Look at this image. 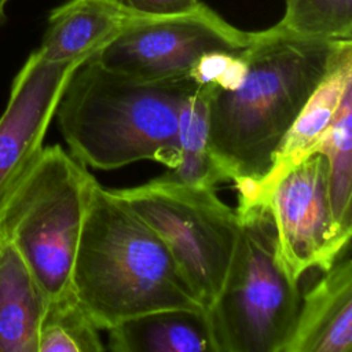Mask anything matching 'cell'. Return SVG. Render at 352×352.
I'll return each instance as SVG.
<instances>
[{"instance_id":"obj_1","label":"cell","mask_w":352,"mask_h":352,"mask_svg":"<svg viewBox=\"0 0 352 352\" xmlns=\"http://www.w3.org/2000/svg\"><path fill=\"white\" fill-rule=\"evenodd\" d=\"M352 40L290 34L275 25L252 32L241 51L246 73L238 88L206 84L210 151L239 204L254 202L258 183L305 102Z\"/></svg>"},{"instance_id":"obj_2","label":"cell","mask_w":352,"mask_h":352,"mask_svg":"<svg viewBox=\"0 0 352 352\" xmlns=\"http://www.w3.org/2000/svg\"><path fill=\"white\" fill-rule=\"evenodd\" d=\"M190 74L142 80L104 67L95 54L70 74L55 117L72 155L82 165L111 170L151 160L179 162V116L198 87Z\"/></svg>"},{"instance_id":"obj_3","label":"cell","mask_w":352,"mask_h":352,"mask_svg":"<svg viewBox=\"0 0 352 352\" xmlns=\"http://www.w3.org/2000/svg\"><path fill=\"white\" fill-rule=\"evenodd\" d=\"M72 289L102 330L161 309L205 311L158 234L96 180L81 221Z\"/></svg>"},{"instance_id":"obj_4","label":"cell","mask_w":352,"mask_h":352,"mask_svg":"<svg viewBox=\"0 0 352 352\" xmlns=\"http://www.w3.org/2000/svg\"><path fill=\"white\" fill-rule=\"evenodd\" d=\"M238 242L226 282L206 309L217 352H283L301 304L298 280L279 256L264 204H238Z\"/></svg>"},{"instance_id":"obj_5","label":"cell","mask_w":352,"mask_h":352,"mask_svg":"<svg viewBox=\"0 0 352 352\" xmlns=\"http://www.w3.org/2000/svg\"><path fill=\"white\" fill-rule=\"evenodd\" d=\"M95 180L60 146H47L0 199V239L19 252L47 300L73 290L72 267Z\"/></svg>"},{"instance_id":"obj_6","label":"cell","mask_w":352,"mask_h":352,"mask_svg":"<svg viewBox=\"0 0 352 352\" xmlns=\"http://www.w3.org/2000/svg\"><path fill=\"white\" fill-rule=\"evenodd\" d=\"M111 191L158 234L206 311L220 294L234 258L239 234L236 212L216 195L214 188L162 176Z\"/></svg>"},{"instance_id":"obj_7","label":"cell","mask_w":352,"mask_h":352,"mask_svg":"<svg viewBox=\"0 0 352 352\" xmlns=\"http://www.w3.org/2000/svg\"><path fill=\"white\" fill-rule=\"evenodd\" d=\"M252 32L228 23L199 3L191 11L173 15L136 14L106 45L95 52L104 67L142 80H162L188 74L209 52H239Z\"/></svg>"},{"instance_id":"obj_8","label":"cell","mask_w":352,"mask_h":352,"mask_svg":"<svg viewBox=\"0 0 352 352\" xmlns=\"http://www.w3.org/2000/svg\"><path fill=\"white\" fill-rule=\"evenodd\" d=\"M252 204L268 206L279 256L289 275L300 280L311 268L329 270L348 246L351 235L336 224L327 184V161L314 153L263 187Z\"/></svg>"},{"instance_id":"obj_9","label":"cell","mask_w":352,"mask_h":352,"mask_svg":"<svg viewBox=\"0 0 352 352\" xmlns=\"http://www.w3.org/2000/svg\"><path fill=\"white\" fill-rule=\"evenodd\" d=\"M81 62H52L33 51L15 76L0 117V199L40 154L62 91Z\"/></svg>"},{"instance_id":"obj_10","label":"cell","mask_w":352,"mask_h":352,"mask_svg":"<svg viewBox=\"0 0 352 352\" xmlns=\"http://www.w3.org/2000/svg\"><path fill=\"white\" fill-rule=\"evenodd\" d=\"M352 351V264L336 260L301 297L290 340L283 352Z\"/></svg>"},{"instance_id":"obj_11","label":"cell","mask_w":352,"mask_h":352,"mask_svg":"<svg viewBox=\"0 0 352 352\" xmlns=\"http://www.w3.org/2000/svg\"><path fill=\"white\" fill-rule=\"evenodd\" d=\"M136 15L122 0H67L48 15L38 54L52 62H82Z\"/></svg>"},{"instance_id":"obj_12","label":"cell","mask_w":352,"mask_h":352,"mask_svg":"<svg viewBox=\"0 0 352 352\" xmlns=\"http://www.w3.org/2000/svg\"><path fill=\"white\" fill-rule=\"evenodd\" d=\"M114 352H217L206 311L161 309L107 329Z\"/></svg>"},{"instance_id":"obj_13","label":"cell","mask_w":352,"mask_h":352,"mask_svg":"<svg viewBox=\"0 0 352 352\" xmlns=\"http://www.w3.org/2000/svg\"><path fill=\"white\" fill-rule=\"evenodd\" d=\"M349 88H352V44L340 54L293 121L274 154L270 170L258 183V192L311 154L314 144L336 117Z\"/></svg>"},{"instance_id":"obj_14","label":"cell","mask_w":352,"mask_h":352,"mask_svg":"<svg viewBox=\"0 0 352 352\" xmlns=\"http://www.w3.org/2000/svg\"><path fill=\"white\" fill-rule=\"evenodd\" d=\"M47 297L19 252L0 239V352H37Z\"/></svg>"},{"instance_id":"obj_15","label":"cell","mask_w":352,"mask_h":352,"mask_svg":"<svg viewBox=\"0 0 352 352\" xmlns=\"http://www.w3.org/2000/svg\"><path fill=\"white\" fill-rule=\"evenodd\" d=\"M161 176L179 183L214 190L219 183L228 182L210 151L204 85L192 89L182 103L179 116V162Z\"/></svg>"},{"instance_id":"obj_16","label":"cell","mask_w":352,"mask_h":352,"mask_svg":"<svg viewBox=\"0 0 352 352\" xmlns=\"http://www.w3.org/2000/svg\"><path fill=\"white\" fill-rule=\"evenodd\" d=\"M322 153L327 161L329 198L337 227L346 235L352 234V88L340 109L314 144L311 154Z\"/></svg>"},{"instance_id":"obj_17","label":"cell","mask_w":352,"mask_h":352,"mask_svg":"<svg viewBox=\"0 0 352 352\" xmlns=\"http://www.w3.org/2000/svg\"><path fill=\"white\" fill-rule=\"evenodd\" d=\"M99 329L74 292L47 300L37 340V352L104 351Z\"/></svg>"},{"instance_id":"obj_18","label":"cell","mask_w":352,"mask_h":352,"mask_svg":"<svg viewBox=\"0 0 352 352\" xmlns=\"http://www.w3.org/2000/svg\"><path fill=\"white\" fill-rule=\"evenodd\" d=\"M285 4L278 29L308 38L352 40V0H286Z\"/></svg>"},{"instance_id":"obj_19","label":"cell","mask_w":352,"mask_h":352,"mask_svg":"<svg viewBox=\"0 0 352 352\" xmlns=\"http://www.w3.org/2000/svg\"><path fill=\"white\" fill-rule=\"evenodd\" d=\"M126 8L142 15H173L194 10L199 0H122Z\"/></svg>"},{"instance_id":"obj_20","label":"cell","mask_w":352,"mask_h":352,"mask_svg":"<svg viewBox=\"0 0 352 352\" xmlns=\"http://www.w3.org/2000/svg\"><path fill=\"white\" fill-rule=\"evenodd\" d=\"M236 54V52H235ZM234 54L231 52H209L201 56L197 63L191 67L188 74L191 78L199 84V85H206V84H213L219 76L223 73L226 69L227 63L232 58Z\"/></svg>"},{"instance_id":"obj_21","label":"cell","mask_w":352,"mask_h":352,"mask_svg":"<svg viewBox=\"0 0 352 352\" xmlns=\"http://www.w3.org/2000/svg\"><path fill=\"white\" fill-rule=\"evenodd\" d=\"M11 0H0V28L7 21V6Z\"/></svg>"}]
</instances>
